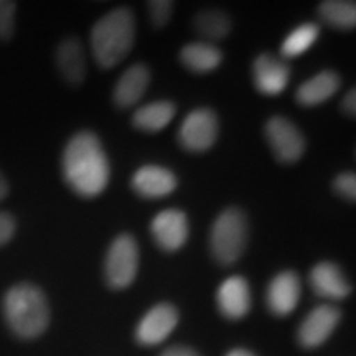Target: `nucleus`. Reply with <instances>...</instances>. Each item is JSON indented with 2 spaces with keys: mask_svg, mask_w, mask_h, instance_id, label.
Masks as SVG:
<instances>
[{
  "mask_svg": "<svg viewBox=\"0 0 356 356\" xmlns=\"http://www.w3.org/2000/svg\"><path fill=\"white\" fill-rule=\"evenodd\" d=\"M343 109L348 115H355V111H356V91L355 89H351L348 95L345 96Z\"/></svg>",
  "mask_w": 356,
  "mask_h": 356,
  "instance_id": "nucleus-29",
  "label": "nucleus"
},
{
  "mask_svg": "<svg viewBox=\"0 0 356 356\" xmlns=\"http://www.w3.org/2000/svg\"><path fill=\"white\" fill-rule=\"evenodd\" d=\"M177 177L168 168L144 165L134 173L132 188L145 198H163L177 188Z\"/></svg>",
  "mask_w": 356,
  "mask_h": 356,
  "instance_id": "nucleus-13",
  "label": "nucleus"
},
{
  "mask_svg": "<svg viewBox=\"0 0 356 356\" xmlns=\"http://www.w3.org/2000/svg\"><path fill=\"white\" fill-rule=\"evenodd\" d=\"M162 356H200L197 351L186 348V346H172V348L165 350Z\"/></svg>",
  "mask_w": 356,
  "mask_h": 356,
  "instance_id": "nucleus-28",
  "label": "nucleus"
},
{
  "mask_svg": "<svg viewBox=\"0 0 356 356\" xmlns=\"http://www.w3.org/2000/svg\"><path fill=\"white\" fill-rule=\"evenodd\" d=\"M136 40V20L131 8L119 7L96 22L91 32V48L96 63L109 70L131 53Z\"/></svg>",
  "mask_w": 356,
  "mask_h": 356,
  "instance_id": "nucleus-2",
  "label": "nucleus"
},
{
  "mask_svg": "<svg viewBox=\"0 0 356 356\" xmlns=\"http://www.w3.org/2000/svg\"><path fill=\"white\" fill-rule=\"evenodd\" d=\"M340 322V310L333 305H320L307 315L299 328V341L305 348H317L328 340Z\"/></svg>",
  "mask_w": 356,
  "mask_h": 356,
  "instance_id": "nucleus-9",
  "label": "nucleus"
},
{
  "mask_svg": "<svg viewBox=\"0 0 356 356\" xmlns=\"http://www.w3.org/2000/svg\"><path fill=\"white\" fill-rule=\"evenodd\" d=\"M56 66L63 79L71 86H79L86 78V60L83 44L78 38L70 37L58 44Z\"/></svg>",
  "mask_w": 356,
  "mask_h": 356,
  "instance_id": "nucleus-16",
  "label": "nucleus"
},
{
  "mask_svg": "<svg viewBox=\"0 0 356 356\" xmlns=\"http://www.w3.org/2000/svg\"><path fill=\"white\" fill-rule=\"evenodd\" d=\"M17 222L15 218L6 211H0V246H6L15 234Z\"/></svg>",
  "mask_w": 356,
  "mask_h": 356,
  "instance_id": "nucleus-27",
  "label": "nucleus"
},
{
  "mask_svg": "<svg viewBox=\"0 0 356 356\" xmlns=\"http://www.w3.org/2000/svg\"><path fill=\"white\" fill-rule=\"evenodd\" d=\"M65 181L79 197L95 198L109 184L111 167L101 140L92 132H78L68 140L61 159Z\"/></svg>",
  "mask_w": 356,
  "mask_h": 356,
  "instance_id": "nucleus-1",
  "label": "nucleus"
},
{
  "mask_svg": "<svg viewBox=\"0 0 356 356\" xmlns=\"http://www.w3.org/2000/svg\"><path fill=\"white\" fill-rule=\"evenodd\" d=\"M180 61L193 73H210L222 61V53L210 43H188L181 48Z\"/></svg>",
  "mask_w": 356,
  "mask_h": 356,
  "instance_id": "nucleus-20",
  "label": "nucleus"
},
{
  "mask_svg": "<svg viewBox=\"0 0 356 356\" xmlns=\"http://www.w3.org/2000/svg\"><path fill=\"white\" fill-rule=\"evenodd\" d=\"M266 137L279 162L293 163L305 152V139L296 124L274 115L266 122Z\"/></svg>",
  "mask_w": 356,
  "mask_h": 356,
  "instance_id": "nucleus-7",
  "label": "nucleus"
},
{
  "mask_svg": "<svg viewBox=\"0 0 356 356\" xmlns=\"http://www.w3.org/2000/svg\"><path fill=\"white\" fill-rule=\"evenodd\" d=\"M195 30L204 38L221 40L229 33L231 20L225 12L210 8V10H202L193 20Z\"/></svg>",
  "mask_w": 356,
  "mask_h": 356,
  "instance_id": "nucleus-22",
  "label": "nucleus"
},
{
  "mask_svg": "<svg viewBox=\"0 0 356 356\" xmlns=\"http://www.w3.org/2000/svg\"><path fill=\"white\" fill-rule=\"evenodd\" d=\"M139 270V246L131 234H121L114 239L106 256L104 274L113 289L131 286Z\"/></svg>",
  "mask_w": 356,
  "mask_h": 356,
  "instance_id": "nucleus-5",
  "label": "nucleus"
},
{
  "mask_svg": "<svg viewBox=\"0 0 356 356\" xmlns=\"http://www.w3.org/2000/svg\"><path fill=\"white\" fill-rule=\"evenodd\" d=\"M150 233L163 251H178L188 239V218L180 210L160 211L150 222Z\"/></svg>",
  "mask_w": 356,
  "mask_h": 356,
  "instance_id": "nucleus-8",
  "label": "nucleus"
},
{
  "mask_svg": "<svg viewBox=\"0 0 356 356\" xmlns=\"http://www.w3.org/2000/svg\"><path fill=\"white\" fill-rule=\"evenodd\" d=\"M226 356H254V355H252L251 351H248L244 348H236V350H231Z\"/></svg>",
  "mask_w": 356,
  "mask_h": 356,
  "instance_id": "nucleus-31",
  "label": "nucleus"
},
{
  "mask_svg": "<svg viewBox=\"0 0 356 356\" xmlns=\"http://www.w3.org/2000/svg\"><path fill=\"white\" fill-rule=\"evenodd\" d=\"M300 300V280L292 270H284L270 280L267 305L275 315H289Z\"/></svg>",
  "mask_w": 356,
  "mask_h": 356,
  "instance_id": "nucleus-12",
  "label": "nucleus"
},
{
  "mask_svg": "<svg viewBox=\"0 0 356 356\" xmlns=\"http://www.w3.org/2000/svg\"><path fill=\"white\" fill-rule=\"evenodd\" d=\"M175 104L170 101H157L142 106L134 113V126L145 132H159L175 118Z\"/></svg>",
  "mask_w": 356,
  "mask_h": 356,
  "instance_id": "nucleus-19",
  "label": "nucleus"
},
{
  "mask_svg": "<svg viewBox=\"0 0 356 356\" xmlns=\"http://www.w3.org/2000/svg\"><path fill=\"white\" fill-rule=\"evenodd\" d=\"M3 314L17 337L37 338L50 323V307L42 289L33 284H17L3 297Z\"/></svg>",
  "mask_w": 356,
  "mask_h": 356,
  "instance_id": "nucleus-3",
  "label": "nucleus"
},
{
  "mask_svg": "<svg viewBox=\"0 0 356 356\" xmlns=\"http://www.w3.org/2000/svg\"><path fill=\"white\" fill-rule=\"evenodd\" d=\"M150 83V71L145 65H132L126 73L119 78L114 88L113 99L115 106L127 109L136 106L145 95L147 86Z\"/></svg>",
  "mask_w": 356,
  "mask_h": 356,
  "instance_id": "nucleus-17",
  "label": "nucleus"
},
{
  "mask_svg": "<svg viewBox=\"0 0 356 356\" xmlns=\"http://www.w3.org/2000/svg\"><path fill=\"white\" fill-rule=\"evenodd\" d=\"M218 137V118L211 109H195L178 131V142L188 152H207Z\"/></svg>",
  "mask_w": 356,
  "mask_h": 356,
  "instance_id": "nucleus-6",
  "label": "nucleus"
},
{
  "mask_svg": "<svg viewBox=\"0 0 356 356\" xmlns=\"http://www.w3.org/2000/svg\"><path fill=\"white\" fill-rule=\"evenodd\" d=\"M248 241L246 215L231 207L216 218L211 228L210 246L213 257L220 264L229 266L241 257Z\"/></svg>",
  "mask_w": 356,
  "mask_h": 356,
  "instance_id": "nucleus-4",
  "label": "nucleus"
},
{
  "mask_svg": "<svg viewBox=\"0 0 356 356\" xmlns=\"http://www.w3.org/2000/svg\"><path fill=\"white\" fill-rule=\"evenodd\" d=\"M310 284L314 291L320 297L332 300H341L350 296L351 287L345 275L341 274L340 267L333 262L323 261L318 262L314 269L310 270Z\"/></svg>",
  "mask_w": 356,
  "mask_h": 356,
  "instance_id": "nucleus-15",
  "label": "nucleus"
},
{
  "mask_svg": "<svg viewBox=\"0 0 356 356\" xmlns=\"http://www.w3.org/2000/svg\"><path fill=\"white\" fill-rule=\"evenodd\" d=\"M178 323V312L170 304H159L150 309L137 327V340L142 345L162 343Z\"/></svg>",
  "mask_w": 356,
  "mask_h": 356,
  "instance_id": "nucleus-10",
  "label": "nucleus"
},
{
  "mask_svg": "<svg viewBox=\"0 0 356 356\" xmlns=\"http://www.w3.org/2000/svg\"><path fill=\"white\" fill-rule=\"evenodd\" d=\"M318 33L320 29L315 24H304L297 26L284 40L280 53H282L284 58H296L302 55V53H305L315 43V40L318 38Z\"/></svg>",
  "mask_w": 356,
  "mask_h": 356,
  "instance_id": "nucleus-23",
  "label": "nucleus"
},
{
  "mask_svg": "<svg viewBox=\"0 0 356 356\" xmlns=\"http://www.w3.org/2000/svg\"><path fill=\"white\" fill-rule=\"evenodd\" d=\"M7 195H8V181H7L6 175L0 172V202H2V200H6Z\"/></svg>",
  "mask_w": 356,
  "mask_h": 356,
  "instance_id": "nucleus-30",
  "label": "nucleus"
},
{
  "mask_svg": "<svg viewBox=\"0 0 356 356\" xmlns=\"http://www.w3.org/2000/svg\"><path fill=\"white\" fill-rule=\"evenodd\" d=\"M17 3L10 0H0V40H8L15 30Z\"/></svg>",
  "mask_w": 356,
  "mask_h": 356,
  "instance_id": "nucleus-24",
  "label": "nucleus"
},
{
  "mask_svg": "<svg viewBox=\"0 0 356 356\" xmlns=\"http://www.w3.org/2000/svg\"><path fill=\"white\" fill-rule=\"evenodd\" d=\"M216 302L228 318H243L251 309V292H249L248 280L241 275L226 279L218 289Z\"/></svg>",
  "mask_w": 356,
  "mask_h": 356,
  "instance_id": "nucleus-14",
  "label": "nucleus"
},
{
  "mask_svg": "<svg viewBox=\"0 0 356 356\" xmlns=\"http://www.w3.org/2000/svg\"><path fill=\"white\" fill-rule=\"evenodd\" d=\"M340 88V76L335 71H320L297 89L296 99L302 106H318L328 101Z\"/></svg>",
  "mask_w": 356,
  "mask_h": 356,
  "instance_id": "nucleus-18",
  "label": "nucleus"
},
{
  "mask_svg": "<svg viewBox=\"0 0 356 356\" xmlns=\"http://www.w3.org/2000/svg\"><path fill=\"white\" fill-rule=\"evenodd\" d=\"M254 86L266 96H279L287 88L291 68L273 55H259L252 65Z\"/></svg>",
  "mask_w": 356,
  "mask_h": 356,
  "instance_id": "nucleus-11",
  "label": "nucleus"
},
{
  "mask_svg": "<svg viewBox=\"0 0 356 356\" xmlns=\"http://www.w3.org/2000/svg\"><path fill=\"white\" fill-rule=\"evenodd\" d=\"M147 7H149L152 24L157 29H162L168 24L173 12V2H170V0H152V2L147 3Z\"/></svg>",
  "mask_w": 356,
  "mask_h": 356,
  "instance_id": "nucleus-25",
  "label": "nucleus"
},
{
  "mask_svg": "<svg viewBox=\"0 0 356 356\" xmlns=\"http://www.w3.org/2000/svg\"><path fill=\"white\" fill-rule=\"evenodd\" d=\"M333 188L338 195L350 200V202H355L356 200V177L353 172H345L340 173L333 181Z\"/></svg>",
  "mask_w": 356,
  "mask_h": 356,
  "instance_id": "nucleus-26",
  "label": "nucleus"
},
{
  "mask_svg": "<svg viewBox=\"0 0 356 356\" xmlns=\"http://www.w3.org/2000/svg\"><path fill=\"white\" fill-rule=\"evenodd\" d=\"M318 13L323 22L335 29L348 30L356 25V3L345 0H328L320 3Z\"/></svg>",
  "mask_w": 356,
  "mask_h": 356,
  "instance_id": "nucleus-21",
  "label": "nucleus"
}]
</instances>
